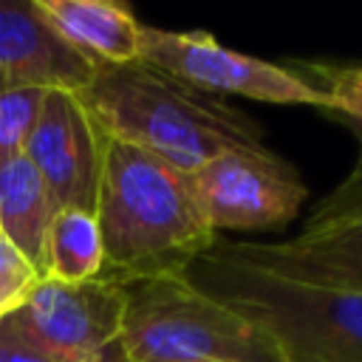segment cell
<instances>
[{
    "mask_svg": "<svg viewBox=\"0 0 362 362\" xmlns=\"http://www.w3.org/2000/svg\"><path fill=\"white\" fill-rule=\"evenodd\" d=\"M45 90H8L0 93V167L25 153V141L40 116Z\"/></svg>",
    "mask_w": 362,
    "mask_h": 362,
    "instance_id": "15",
    "label": "cell"
},
{
    "mask_svg": "<svg viewBox=\"0 0 362 362\" xmlns=\"http://www.w3.org/2000/svg\"><path fill=\"white\" fill-rule=\"evenodd\" d=\"M124 294L119 345L127 362H283L274 339L187 274L119 283Z\"/></svg>",
    "mask_w": 362,
    "mask_h": 362,
    "instance_id": "4",
    "label": "cell"
},
{
    "mask_svg": "<svg viewBox=\"0 0 362 362\" xmlns=\"http://www.w3.org/2000/svg\"><path fill=\"white\" fill-rule=\"evenodd\" d=\"M173 362H204V359H173Z\"/></svg>",
    "mask_w": 362,
    "mask_h": 362,
    "instance_id": "19",
    "label": "cell"
},
{
    "mask_svg": "<svg viewBox=\"0 0 362 362\" xmlns=\"http://www.w3.org/2000/svg\"><path fill=\"white\" fill-rule=\"evenodd\" d=\"M93 215L102 235L105 280L187 274L215 243L187 173L136 144L105 136Z\"/></svg>",
    "mask_w": 362,
    "mask_h": 362,
    "instance_id": "1",
    "label": "cell"
},
{
    "mask_svg": "<svg viewBox=\"0 0 362 362\" xmlns=\"http://www.w3.org/2000/svg\"><path fill=\"white\" fill-rule=\"evenodd\" d=\"M102 150L105 133L82 105L79 93L45 90L40 116L23 156L42 178L54 212H93L102 173Z\"/></svg>",
    "mask_w": 362,
    "mask_h": 362,
    "instance_id": "8",
    "label": "cell"
},
{
    "mask_svg": "<svg viewBox=\"0 0 362 362\" xmlns=\"http://www.w3.org/2000/svg\"><path fill=\"white\" fill-rule=\"evenodd\" d=\"M187 280L260 325L283 362H362V294L325 288L240 263L212 243Z\"/></svg>",
    "mask_w": 362,
    "mask_h": 362,
    "instance_id": "3",
    "label": "cell"
},
{
    "mask_svg": "<svg viewBox=\"0 0 362 362\" xmlns=\"http://www.w3.org/2000/svg\"><path fill=\"white\" fill-rule=\"evenodd\" d=\"M339 124H345L351 130V136L356 139L359 144V158H356V167L348 173V178L342 184H337L308 215V221H331V218H342V215H359L362 212V122L356 119H348V116H339V113H331Z\"/></svg>",
    "mask_w": 362,
    "mask_h": 362,
    "instance_id": "16",
    "label": "cell"
},
{
    "mask_svg": "<svg viewBox=\"0 0 362 362\" xmlns=\"http://www.w3.org/2000/svg\"><path fill=\"white\" fill-rule=\"evenodd\" d=\"M0 362H51V359L28 348L6 322H0Z\"/></svg>",
    "mask_w": 362,
    "mask_h": 362,
    "instance_id": "18",
    "label": "cell"
},
{
    "mask_svg": "<svg viewBox=\"0 0 362 362\" xmlns=\"http://www.w3.org/2000/svg\"><path fill=\"white\" fill-rule=\"evenodd\" d=\"M96 68L45 20L34 0H0V93H82Z\"/></svg>",
    "mask_w": 362,
    "mask_h": 362,
    "instance_id": "10",
    "label": "cell"
},
{
    "mask_svg": "<svg viewBox=\"0 0 362 362\" xmlns=\"http://www.w3.org/2000/svg\"><path fill=\"white\" fill-rule=\"evenodd\" d=\"M218 249L280 277L362 294V212L331 221H305L294 238L280 243L235 240L218 243Z\"/></svg>",
    "mask_w": 362,
    "mask_h": 362,
    "instance_id": "9",
    "label": "cell"
},
{
    "mask_svg": "<svg viewBox=\"0 0 362 362\" xmlns=\"http://www.w3.org/2000/svg\"><path fill=\"white\" fill-rule=\"evenodd\" d=\"M212 232H272L291 223L308 198L300 173L263 147H232L189 173Z\"/></svg>",
    "mask_w": 362,
    "mask_h": 362,
    "instance_id": "7",
    "label": "cell"
},
{
    "mask_svg": "<svg viewBox=\"0 0 362 362\" xmlns=\"http://www.w3.org/2000/svg\"><path fill=\"white\" fill-rule=\"evenodd\" d=\"M288 71L328 99L325 113H339L362 122V65L291 62Z\"/></svg>",
    "mask_w": 362,
    "mask_h": 362,
    "instance_id": "14",
    "label": "cell"
},
{
    "mask_svg": "<svg viewBox=\"0 0 362 362\" xmlns=\"http://www.w3.org/2000/svg\"><path fill=\"white\" fill-rule=\"evenodd\" d=\"M37 283L40 272L6 238H0V322L25 303Z\"/></svg>",
    "mask_w": 362,
    "mask_h": 362,
    "instance_id": "17",
    "label": "cell"
},
{
    "mask_svg": "<svg viewBox=\"0 0 362 362\" xmlns=\"http://www.w3.org/2000/svg\"><path fill=\"white\" fill-rule=\"evenodd\" d=\"M45 20L90 62L127 65L139 59L141 25L116 0H34Z\"/></svg>",
    "mask_w": 362,
    "mask_h": 362,
    "instance_id": "11",
    "label": "cell"
},
{
    "mask_svg": "<svg viewBox=\"0 0 362 362\" xmlns=\"http://www.w3.org/2000/svg\"><path fill=\"white\" fill-rule=\"evenodd\" d=\"M105 266L102 235L93 212L57 209L51 215L42 249V277L59 283L96 280Z\"/></svg>",
    "mask_w": 362,
    "mask_h": 362,
    "instance_id": "13",
    "label": "cell"
},
{
    "mask_svg": "<svg viewBox=\"0 0 362 362\" xmlns=\"http://www.w3.org/2000/svg\"><path fill=\"white\" fill-rule=\"evenodd\" d=\"M139 59L221 99L246 96L272 105H311L328 110V99L286 65L232 51L206 31H164L141 25Z\"/></svg>",
    "mask_w": 362,
    "mask_h": 362,
    "instance_id": "6",
    "label": "cell"
},
{
    "mask_svg": "<svg viewBox=\"0 0 362 362\" xmlns=\"http://www.w3.org/2000/svg\"><path fill=\"white\" fill-rule=\"evenodd\" d=\"M79 99L105 136L136 144L187 175L223 150L266 144L249 113L144 59L99 65Z\"/></svg>",
    "mask_w": 362,
    "mask_h": 362,
    "instance_id": "2",
    "label": "cell"
},
{
    "mask_svg": "<svg viewBox=\"0 0 362 362\" xmlns=\"http://www.w3.org/2000/svg\"><path fill=\"white\" fill-rule=\"evenodd\" d=\"M54 206L25 156L0 167V238H6L42 277V249Z\"/></svg>",
    "mask_w": 362,
    "mask_h": 362,
    "instance_id": "12",
    "label": "cell"
},
{
    "mask_svg": "<svg viewBox=\"0 0 362 362\" xmlns=\"http://www.w3.org/2000/svg\"><path fill=\"white\" fill-rule=\"evenodd\" d=\"M122 314L124 294L113 280L40 277L25 303L3 322L51 362H127L119 345Z\"/></svg>",
    "mask_w": 362,
    "mask_h": 362,
    "instance_id": "5",
    "label": "cell"
}]
</instances>
